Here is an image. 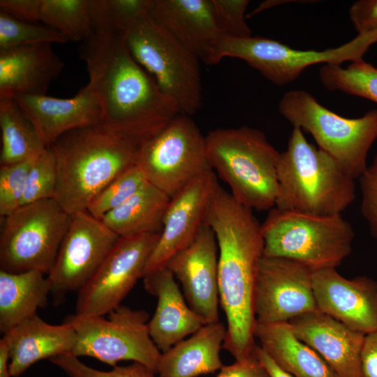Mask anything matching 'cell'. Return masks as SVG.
I'll list each match as a JSON object with an SVG mask.
<instances>
[{
	"label": "cell",
	"mask_w": 377,
	"mask_h": 377,
	"mask_svg": "<svg viewBox=\"0 0 377 377\" xmlns=\"http://www.w3.org/2000/svg\"><path fill=\"white\" fill-rule=\"evenodd\" d=\"M101 110L102 128L138 144L182 113L177 103L134 59L123 36L94 31L80 46Z\"/></svg>",
	"instance_id": "1"
},
{
	"label": "cell",
	"mask_w": 377,
	"mask_h": 377,
	"mask_svg": "<svg viewBox=\"0 0 377 377\" xmlns=\"http://www.w3.org/2000/svg\"><path fill=\"white\" fill-rule=\"evenodd\" d=\"M205 222L216 239L219 303L226 317L223 348L235 361L254 353V290L263 256L261 224L252 209L238 202L220 185L212 199Z\"/></svg>",
	"instance_id": "2"
},
{
	"label": "cell",
	"mask_w": 377,
	"mask_h": 377,
	"mask_svg": "<svg viewBox=\"0 0 377 377\" xmlns=\"http://www.w3.org/2000/svg\"><path fill=\"white\" fill-rule=\"evenodd\" d=\"M140 145L98 124L63 134L47 147L57 172L54 199L70 215L87 211L110 182L136 165Z\"/></svg>",
	"instance_id": "3"
},
{
	"label": "cell",
	"mask_w": 377,
	"mask_h": 377,
	"mask_svg": "<svg viewBox=\"0 0 377 377\" xmlns=\"http://www.w3.org/2000/svg\"><path fill=\"white\" fill-rule=\"evenodd\" d=\"M275 207L317 215L341 214L355 199V179L293 126L277 168Z\"/></svg>",
	"instance_id": "4"
},
{
	"label": "cell",
	"mask_w": 377,
	"mask_h": 377,
	"mask_svg": "<svg viewBox=\"0 0 377 377\" xmlns=\"http://www.w3.org/2000/svg\"><path fill=\"white\" fill-rule=\"evenodd\" d=\"M205 138L209 165L229 186L232 197L252 210L274 208L281 153L263 132L246 126L217 128Z\"/></svg>",
	"instance_id": "5"
},
{
	"label": "cell",
	"mask_w": 377,
	"mask_h": 377,
	"mask_svg": "<svg viewBox=\"0 0 377 377\" xmlns=\"http://www.w3.org/2000/svg\"><path fill=\"white\" fill-rule=\"evenodd\" d=\"M263 256L300 263L313 271L337 268L353 251L355 231L341 214L269 210L261 224Z\"/></svg>",
	"instance_id": "6"
},
{
	"label": "cell",
	"mask_w": 377,
	"mask_h": 377,
	"mask_svg": "<svg viewBox=\"0 0 377 377\" xmlns=\"http://www.w3.org/2000/svg\"><path fill=\"white\" fill-rule=\"evenodd\" d=\"M279 110L293 126L309 133L318 147L352 178L360 179L366 172L367 155L377 139V109L359 118H346L323 106L309 92L292 90L280 100Z\"/></svg>",
	"instance_id": "7"
},
{
	"label": "cell",
	"mask_w": 377,
	"mask_h": 377,
	"mask_svg": "<svg viewBox=\"0 0 377 377\" xmlns=\"http://www.w3.org/2000/svg\"><path fill=\"white\" fill-rule=\"evenodd\" d=\"M134 59L160 88L191 116L202 105L199 59L149 14L141 17L124 36Z\"/></svg>",
	"instance_id": "8"
},
{
	"label": "cell",
	"mask_w": 377,
	"mask_h": 377,
	"mask_svg": "<svg viewBox=\"0 0 377 377\" xmlns=\"http://www.w3.org/2000/svg\"><path fill=\"white\" fill-rule=\"evenodd\" d=\"M0 234V270H38L48 274L71 222L54 198L20 207L3 217Z\"/></svg>",
	"instance_id": "9"
},
{
	"label": "cell",
	"mask_w": 377,
	"mask_h": 377,
	"mask_svg": "<svg viewBox=\"0 0 377 377\" xmlns=\"http://www.w3.org/2000/svg\"><path fill=\"white\" fill-rule=\"evenodd\" d=\"M377 43V31L357 34L342 45L322 51L300 50L263 36L233 38L224 36L212 60L216 64L224 57L245 61L272 83L282 86L296 80L309 66L341 64L363 59L370 46Z\"/></svg>",
	"instance_id": "10"
},
{
	"label": "cell",
	"mask_w": 377,
	"mask_h": 377,
	"mask_svg": "<svg viewBox=\"0 0 377 377\" xmlns=\"http://www.w3.org/2000/svg\"><path fill=\"white\" fill-rule=\"evenodd\" d=\"M107 316L74 314L66 318L77 334L71 353L77 357H94L112 367L119 361L131 360L156 373L161 352L150 337L147 311L120 305Z\"/></svg>",
	"instance_id": "11"
},
{
	"label": "cell",
	"mask_w": 377,
	"mask_h": 377,
	"mask_svg": "<svg viewBox=\"0 0 377 377\" xmlns=\"http://www.w3.org/2000/svg\"><path fill=\"white\" fill-rule=\"evenodd\" d=\"M136 165L147 182L170 198L212 169L205 136L183 113L141 144Z\"/></svg>",
	"instance_id": "12"
},
{
	"label": "cell",
	"mask_w": 377,
	"mask_h": 377,
	"mask_svg": "<svg viewBox=\"0 0 377 377\" xmlns=\"http://www.w3.org/2000/svg\"><path fill=\"white\" fill-rule=\"evenodd\" d=\"M161 232L119 237L99 268L78 291L75 315L104 316L143 278Z\"/></svg>",
	"instance_id": "13"
},
{
	"label": "cell",
	"mask_w": 377,
	"mask_h": 377,
	"mask_svg": "<svg viewBox=\"0 0 377 377\" xmlns=\"http://www.w3.org/2000/svg\"><path fill=\"white\" fill-rule=\"evenodd\" d=\"M119 237L87 211L71 215V224L47 274L51 293L57 301L84 287Z\"/></svg>",
	"instance_id": "14"
},
{
	"label": "cell",
	"mask_w": 377,
	"mask_h": 377,
	"mask_svg": "<svg viewBox=\"0 0 377 377\" xmlns=\"http://www.w3.org/2000/svg\"><path fill=\"white\" fill-rule=\"evenodd\" d=\"M313 272L293 260L263 256L254 290L256 323H288L318 311L313 289Z\"/></svg>",
	"instance_id": "15"
},
{
	"label": "cell",
	"mask_w": 377,
	"mask_h": 377,
	"mask_svg": "<svg viewBox=\"0 0 377 377\" xmlns=\"http://www.w3.org/2000/svg\"><path fill=\"white\" fill-rule=\"evenodd\" d=\"M219 185L214 170L210 169L171 198L158 241L149 259L145 276L166 267L175 254L195 239L205 223L212 199Z\"/></svg>",
	"instance_id": "16"
},
{
	"label": "cell",
	"mask_w": 377,
	"mask_h": 377,
	"mask_svg": "<svg viewBox=\"0 0 377 377\" xmlns=\"http://www.w3.org/2000/svg\"><path fill=\"white\" fill-rule=\"evenodd\" d=\"M218 258L215 235L205 222L195 239L166 265L181 283L188 306L205 324L219 321Z\"/></svg>",
	"instance_id": "17"
},
{
	"label": "cell",
	"mask_w": 377,
	"mask_h": 377,
	"mask_svg": "<svg viewBox=\"0 0 377 377\" xmlns=\"http://www.w3.org/2000/svg\"><path fill=\"white\" fill-rule=\"evenodd\" d=\"M312 283L318 311L364 335L377 330V281L327 268L313 271Z\"/></svg>",
	"instance_id": "18"
},
{
	"label": "cell",
	"mask_w": 377,
	"mask_h": 377,
	"mask_svg": "<svg viewBox=\"0 0 377 377\" xmlns=\"http://www.w3.org/2000/svg\"><path fill=\"white\" fill-rule=\"evenodd\" d=\"M294 334L316 352L338 377H360L364 334L320 311L288 322Z\"/></svg>",
	"instance_id": "19"
},
{
	"label": "cell",
	"mask_w": 377,
	"mask_h": 377,
	"mask_svg": "<svg viewBox=\"0 0 377 377\" xmlns=\"http://www.w3.org/2000/svg\"><path fill=\"white\" fill-rule=\"evenodd\" d=\"M149 15L200 61L212 65L224 35L215 21L211 0H151Z\"/></svg>",
	"instance_id": "20"
},
{
	"label": "cell",
	"mask_w": 377,
	"mask_h": 377,
	"mask_svg": "<svg viewBox=\"0 0 377 377\" xmlns=\"http://www.w3.org/2000/svg\"><path fill=\"white\" fill-rule=\"evenodd\" d=\"M142 279L145 290L157 297L156 309L148 327L151 339L161 353L206 325L188 306L167 267L149 273Z\"/></svg>",
	"instance_id": "21"
},
{
	"label": "cell",
	"mask_w": 377,
	"mask_h": 377,
	"mask_svg": "<svg viewBox=\"0 0 377 377\" xmlns=\"http://www.w3.org/2000/svg\"><path fill=\"white\" fill-rule=\"evenodd\" d=\"M14 99L46 147L71 130L98 124L100 121L98 103L87 85L69 98L17 95Z\"/></svg>",
	"instance_id": "22"
},
{
	"label": "cell",
	"mask_w": 377,
	"mask_h": 377,
	"mask_svg": "<svg viewBox=\"0 0 377 377\" xmlns=\"http://www.w3.org/2000/svg\"><path fill=\"white\" fill-rule=\"evenodd\" d=\"M51 43L0 50V99L44 96L64 66Z\"/></svg>",
	"instance_id": "23"
},
{
	"label": "cell",
	"mask_w": 377,
	"mask_h": 377,
	"mask_svg": "<svg viewBox=\"0 0 377 377\" xmlns=\"http://www.w3.org/2000/svg\"><path fill=\"white\" fill-rule=\"evenodd\" d=\"M10 355L11 376H19L35 362L71 353L77 334L73 325L64 321L52 325L37 314L3 334Z\"/></svg>",
	"instance_id": "24"
},
{
	"label": "cell",
	"mask_w": 377,
	"mask_h": 377,
	"mask_svg": "<svg viewBox=\"0 0 377 377\" xmlns=\"http://www.w3.org/2000/svg\"><path fill=\"white\" fill-rule=\"evenodd\" d=\"M226 327L219 321L203 325L186 339L161 353L158 377H197L220 370Z\"/></svg>",
	"instance_id": "25"
},
{
	"label": "cell",
	"mask_w": 377,
	"mask_h": 377,
	"mask_svg": "<svg viewBox=\"0 0 377 377\" xmlns=\"http://www.w3.org/2000/svg\"><path fill=\"white\" fill-rule=\"evenodd\" d=\"M254 337L276 364L293 377H338L316 352L294 334L288 323H256Z\"/></svg>",
	"instance_id": "26"
},
{
	"label": "cell",
	"mask_w": 377,
	"mask_h": 377,
	"mask_svg": "<svg viewBox=\"0 0 377 377\" xmlns=\"http://www.w3.org/2000/svg\"><path fill=\"white\" fill-rule=\"evenodd\" d=\"M50 293V282L42 272L0 270V331L4 334L36 315L47 305Z\"/></svg>",
	"instance_id": "27"
},
{
	"label": "cell",
	"mask_w": 377,
	"mask_h": 377,
	"mask_svg": "<svg viewBox=\"0 0 377 377\" xmlns=\"http://www.w3.org/2000/svg\"><path fill=\"white\" fill-rule=\"evenodd\" d=\"M171 198L147 182L101 221L119 237L161 232Z\"/></svg>",
	"instance_id": "28"
},
{
	"label": "cell",
	"mask_w": 377,
	"mask_h": 377,
	"mask_svg": "<svg viewBox=\"0 0 377 377\" xmlns=\"http://www.w3.org/2000/svg\"><path fill=\"white\" fill-rule=\"evenodd\" d=\"M0 165L33 159L47 147L14 98L0 99Z\"/></svg>",
	"instance_id": "29"
},
{
	"label": "cell",
	"mask_w": 377,
	"mask_h": 377,
	"mask_svg": "<svg viewBox=\"0 0 377 377\" xmlns=\"http://www.w3.org/2000/svg\"><path fill=\"white\" fill-rule=\"evenodd\" d=\"M319 77L327 90L341 91L377 103V68L363 59L351 61L346 68L341 64H323Z\"/></svg>",
	"instance_id": "30"
},
{
	"label": "cell",
	"mask_w": 377,
	"mask_h": 377,
	"mask_svg": "<svg viewBox=\"0 0 377 377\" xmlns=\"http://www.w3.org/2000/svg\"><path fill=\"white\" fill-rule=\"evenodd\" d=\"M40 21L71 41H84L94 32L90 0H43Z\"/></svg>",
	"instance_id": "31"
},
{
	"label": "cell",
	"mask_w": 377,
	"mask_h": 377,
	"mask_svg": "<svg viewBox=\"0 0 377 377\" xmlns=\"http://www.w3.org/2000/svg\"><path fill=\"white\" fill-rule=\"evenodd\" d=\"M151 0H90L94 31L124 36L143 16Z\"/></svg>",
	"instance_id": "32"
},
{
	"label": "cell",
	"mask_w": 377,
	"mask_h": 377,
	"mask_svg": "<svg viewBox=\"0 0 377 377\" xmlns=\"http://www.w3.org/2000/svg\"><path fill=\"white\" fill-rule=\"evenodd\" d=\"M68 41L64 35L53 28L23 22L0 11V50Z\"/></svg>",
	"instance_id": "33"
},
{
	"label": "cell",
	"mask_w": 377,
	"mask_h": 377,
	"mask_svg": "<svg viewBox=\"0 0 377 377\" xmlns=\"http://www.w3.org/2000/svg\"><path fill=\"white\" fill-rule=\"evenodd\" d=\"M147 182L145 175L135 165L110 182L90 202L87 211L101 220L138 192Z\"/></svg>",
	"instance_id": "34"
},
{
	"label": "cell",
	"mask_w": 377,
	"mask_h": 377,
	"mask_svg": "<svg viewBox=\"0 0 377 377\" xmlns=\"http://www.w3.org/2000/svg\"><path fill=\"white\" fill-rule=\"evenodd\" d=\"M57 184L54 157L49 148L37 156L28 174L21 206L54 198Z\"/></svg>",
	"instance_id": "35"
},
{
	"label": "cell",
	"mask_w": 377,
	"mask_h": 377,
	"mask_svg": "<svg viewBox=\"0 0 377 377\" xmlns=\"http://www.w3.org/2000/svg\"><path fill=\"white\" fill-rule=\"evenodd\" d=\"M35 158L0 165V215L1 218L7 216L21 207L27 176Z\"/></svg>",
	"instance_id": "36"
},
{
	"label": "cell",
	"mask_w": 377,
	"mask_h": 377,
	"mask_svg": "<svg viewBox=\"0 0 377 377\" xmlns=\"http://www.w3.org/2000/svg\"><path fill=\"white\" fill-rule=\"evenodd\" d=\"M50 361L70 377H156V374L138 362L128 366H115L107 371H100L87 366L72 353L59 355Z\"/></svg>",
	"instance_id": "37"
},
{
	"label": "cell",
	"mask_w": 377,
	"mask_h": 377,
	"mask_svg": "<svg viewBox=\"0 0 377 377\" xmlns=\"http://www.w3.org/2000/svg\"><path fill=\"white\" fill-rule=\"evenodd\" d=\"M216 24L224 36L243 38L252 36L246 22L248 0H211Z\"/></svg>",
	"instance_id": "38"
},
{
	"label": "cell",
	"mask_w": 377,
	"mask_h": 377,
	"mask_svg": "<svg viewBox=\"0 0 377 377\" xmlns=\"http://www.w3.org/2000/svg\"><path fill=\"white\" fill-rule=\"evenodd\" d=\"M361 212L371 235L377 239V175L367 170L360 177Z\"/></svg>",
	"instance_id": "39"
},
{
	"label": "cell",
	"mask_w": 377,
	"mask_h": 377,
	"mask_svg": "<svg viewBox=\"0 0 377 377\" xmlns=\"http://www.w3.org/2000/svg\"><path fill=\"white\" fill-rule=\"evenodd\" d=\"M350 20L357 34L377 31V0H359L349 8Z\"/></svg>",
	"instance_id": "40"
},
{
	"label": "cell",
	"mask_w": 377,
	"mask_h": 377,
	"mask_svg": "<svg viewBox=\"0 0 377 377\" xmlns=\"http://www.w3.org/2000/svg\"><path fill=\"white\" fill-rule=\"evenodd\" d=\"M43 0H1L0 11L19 20L36 23L40 21Z\"/></svg>",
	"instance_id": "41"
},
{
	"label": "cell",
	"mask_w": 377,
	"mask_h": 377,
	"mask_svg": "<svg viewBox=\"0 0 377 377\" xmlns=\"http://www.w3.org/2000/svg\"><path fill=\"white\" fill-rule=\"evenodd\" d=\"M216 377H270V376L254 352L252 356L245 360L235 361L230 365H223Z\"/></svg>",
	"instance_id": "42"
},
{
	"label": "cell",
	"mask_w": 377,
	"mask_h": 377,
	"mask_svg": "<svg viewBox=\"0 0 377 377\" xmlns=\"http://www.w3.org/2000/svg\"><path fill=\"white\" fill-rule=\"evenodd\" d=\"M360 377H377V330L364 335L360 355Z\"/></svg>",
	"instance_id": "43"
},
{
	"label": "cell",
	"mask_w": 377,
	"mask_h": 377,
	"mask_svg": "<svg viewBox=\"0 0 377 377\" xmlns=\"http://www.w3.org/2000/svg\"><path fill=\"white\" fill-rule=\"evenodd\" d=\"M254 352L257 358L268 371L270 377H293L278 366L260 346H256Z\"/></svg>",
	"instance_id": "44"
},
{
	"label": "cell",
	"mask_w": 377,
	"mask_h": 377,
	"mask_svg": "<svg viewBox=\"0 0 377 377\" xmlns=\"http://www.w3.org/2000/svg\"><path fill=\"white\" fill-rule=\"evenodd\" d=\"M10 355L6 343L0 339V377H10Z\"/></svg>",
	"instance_id": "45"
},
{
	"label": "cell",
	"mask_w": 377,
	"mask_h": 377,
	"mask_svg": "<svg viewBox=\"0 0 377 377\" xmlns=\"http://www.w3.org/2000/svg\"><path fill=\"white\" fill-rule=\"evenodd\" d=\"M368 170L377 175V154L376 155L372 164L368 168Z\"/></svg>",
	"instance_id": "46"
}]
</instances>
